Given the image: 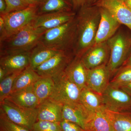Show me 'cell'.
I'll return each instance as SVG.
<instances>
[{
  "instance_id": "cell-17",
  "label": "cell",
  "mask_w": 131,
  "mask_h": 131,
  "mask_svg": "<svg viewBox=\"0 0 131 131\" xmlns=\"http://www.w3.org/2000/svg\"><path fill=\"white\" fill-rule=\"evenodd\" d=\"M5 100L25 108H37L40 104L34 92L33 85L12 92Z\"/></svg>"
},
{
  "instance_id": "cell-9",
  "label": "cell",
  "mask_w": 131,
  "mask_h": 131,
  "mask_svg": "<svg viewBox=\"0 0 131 131\" xmlns=\"http://www.w3.org/2000/svg\"><path fill=\"white\" fill-rule=\"evenodd\" d=\"M73 56V52H59L34 70L41 77H54L64 71Z\"/></svg>"
},
{
  "instance_id": "cell-40",
  "label": "cell",
  "mask_w": 131,
  "mask_h": 131,
  "mask_svg": "<svg viewBox=\"0 0 131 131\" xmlns=\"http://www.w3.org/2000/svg\"><path fill=\"white\" fill-rule=\"evenodd\" d=\"M95 0H86V3L88 4V5H91L93 3L95 2Z\"/></svg>"
},
{
  "instance_id": "cell-14",
  "label": "cell",
  "mask_w": 131,
  "mask_h": 131,
  "mask_svg": "<svg viewBox=\"0 0 131 131\" xmlns=\"http://www.w3.org/2000/svg\"><path fill=\"white\" fill-rule=\"evenodd\" d=\"M111 77L107 64L87 69L86 84L96 93L102 95L109 85Z\"/></svg>"
},
{
  "instance_id": "cell-28",
  "label": "cell",
  "mask_w": 131,
  "mask_h": 131,
  "mask_svg": "<svg viewBox=\"0 0 131 131\" xmlns=\"http://www.w3.org/2000/svg\"><path fill=\"white\" fill-rule=\"evenodd\" d=\"M21 71L8 75L0 81V103H2L12 93L15 80Z\"/></svg>"
},
{
  "instance_id": "cell-35",
  "label": "cell",
  "mask_w": 131,
  "mask_h": 131,
  "mask_svg": "<svg viewBox=\"0 0 131 131\" xmlns=\"http://www.w3.org/2000/svg\"><path fill=\"white\" fill-rule=\"evenodd\" d=\"M29 6H38L41 0H22Z\"/></svg>"
},
{
  "instance_id": "cell-2",
  "label": "cell",
  "mask_w": 131,
  "mask_h": 131,
  "mask_svg": "<svg viewBox=\"0 0 131 131\" xmlns=\"http://www.w3.org/2000/svg\"><path fill=\"white\" fill-rule=\"evenodd\" d=\"M77 31L76 16L65 24L47 30L42 35L40 42L46 47L58 51L73 52L76 42Z\"/></svg>"
},
{
  "instance_id": "cell-20",
  "label": "cell",
  "mask_w": 131,
  "mask_h": 131,
  "mask_svg": "<svg viewBox=\"0 0 131 131\" xmlns=\"http://www.w3.org/2000/svg\"><path fill=\"white\" fill-rule=\"evenodd\" d=\"M87 131H114L109 112L105 106L94 112L86 125Z\"/></svg>"
},
{
  "instance_id": "cell-11",
  "label": "cell",
  "mask_w": 131,
  "mask_h": 131,
  "mask_svg": "<svg viewBox=\"0 0 131 131\" xmlns=\"http://www.w3.org/2000/svg\"><path fill=\"white\" fill-rule=\"evenodd\" d=\"M110 49L107 42L94 44L81 57L87 69L107 64L110 57Z\"/></svg>"
},
{
  "instance_id": "cell-6",
  "label": "cell",
  "mask_w": 131,
  "mask_h": 131,
  "mask_svg": "<svg viewBox=\"0 0 131 131\" xmlns=\"http://www.w3.org/2000/svg\"><path fill=\"white\" fill-rule=\"evenodd\" d=\"M37 10L38 6H29L24 9L0 15L4 19L5 28V37L0 41L31 24L37 15Z\"/></svg>"
},
{
  "instance_id": "cell-42",
  "label": "cell",
  "mask_w": 131,
  "mask_h": 131,
  "mask_svg": "<svg viewBox=\"0 0 131 131\" xmlns=\"http://www.w3.org/2000/svg\"><path fill=\"white\" fill-rule=\"evenodd\" d=\"M84 131H87L85 130H84Z\"/></svg>"
},
{
  "instance_id": "cell-12",
  "label": "cell",
  "mask_w": 131,
  "mask_h": 131,
  "mask_svg": "<svg viewBox=\"0 0 131 131\" xmlns=\"http://www.w3.org/2000/svg\"><path fill=\"white\" fill-rule=\"evenodd\" d=\"M94 5L106 9L121 24L131 30V9L121 0H98Z\"/></svg>"
},
{
  "instance_id": "cell-22",
  "label": "cell",
  "mask_w": 131,
  "mask_h": 131,
  "mask_svg": "<svg viewBox=\"0 0 131 131\" xmlns=\"http://www.w3.org/2000/svg\"><path fill=\"white\" fill-rule=\"evenodd\" d=\"M72 0H41L38 6L37 15L49 13L73 11Z\"/></svg>"
},
{
  "instance_id": "cell-1",
  "label": "cell",
  "mask_w": 131,
  "mask_h": 131,
  "mask_svg": "<svg viewBox=\"0 0 131 131\" xmlns=\"http://www.w3.org/2000/svg\"><path fill=\"white\" fill-rule=\"evenodd\" d=\"M76 18L77 36L73 52L74 56L81 58L94 44L100 21V8L86 3L79 9Z\"/></svg>"
},
{
  "instance_id": "cell-13",
  "label": "cell",
  "mask_w": 131,
  "mask_h": 131,
  "mask_svg": "<svg viewBox=\"0 0 131 131\" xmlns=\"http://www.w3.org/2000/svg\"><path fill=\"white\" fill-rule=\"evenodd\" d=\"M30 51L18 52L0 54V67L8 75L21 71L30 66Z\"/></svg>"
},
{
  "instance_id": "cell-39",
  "label": "cell",
  "mask_w": 131,
  "mask_h": 131,
  "mask_svg": "<svg viewBox=\"0 0 131 131\" xmlns=\"http://www.w3.org/2000/svg\"><path fill=\"white\" fill-rule=\"evenodd\" d=\"M125 3L127 6L131 9V0H127Z\"/></svg>"
},
{
  "instance_id": "cell-5",
  "label": "cell",
  "mask_w": 131,
  "mask_h": 131,
  "mask_svg": "<svg viewBox=\"0 0 131 131\" xmlns=\"http://www.w3.org/2000/svg\"><path fill=\"white\" fill-rule=\"evenodd\" d=\"M52 78L54 86L49 98L63 105L80 103L81 89L67 77L64 71Z\"/></svg>"
},
{
  "instance_id": "cell-3",
  "label": "cell",
  "mask_w": 131,
  "mask_h": 131,
  "mask_svg": "<svg viewBox=\"0 0 131 131\" xmlns=\"http://www.w3.org/2000/svg\"><path fill=\"white\" fill-rule=\"evenodd\" d=\"M46 31L29 24L0 41V54L30 51L40 42L42 35Z\"/></svg>"
},
{
  "instance_id": "cell-34",
  "label": "cell",
  "mask_w": 131,
  "mask_h": 131,
  "mask_svg": "<svg viewBox=\"0 0 131 131\" xmlns=\"http://www.w3.org/2000/svg\"><path fill=\"white\" fill-rule=\"evenodd\" d=\"M6 8L7 5L5 0H0V15L5 13Z\"/></svg>"
},
{
  "instance_id": "cell-7",
  "label": "cell",
  "mask_w": 131,
  "mask_h": 131,
  "mask_svg": "<svg viewBox=\"0 0 131 131\" xmlns=\"http://www.w3.org/2000/svg\"><path fill=\"white\" fill-rule=\"evenodd\" d=\"M0 108L9 120L14 123L31 131L37 121L38 108L20 107L7 101L0 103Z\"/></svg>"
},
{
  "instance_id": "cell-8",
  "label": "cell",
  "mask_w": 131,
  "mask_h": 131,
  "mask_svg": "<svg viewBox=\"0 0 131 131\" xmlns=\"http://www.w3.org/2000/svg\"><path fill=\"white\" fill-rule=\"evenodd\" d=\"M104 106L116 113H131V95L121 88L109 84L102 94Z\"/></svg>"
},
{
  "instance_id": "cell-41",
  "label": "cell",
  "mask_w": 131,
  "mask_h": 131,
  "mask_svg": "<svg viewBox=\"0 0 131 131\" xmlns=\"http://www.w3.org/2000/svg\"><path fill=\"white\" fill-rule=\"evenodd\" d=\"M122 1L124 2H126L127 0H121Z\"/></svg>"
},
{
  "instance_id": "cell-30",
  "label": "cell",
  "mask_w": 131,
  "mask_h": 131,
  "mask_svg": "<svg viewBox=\"0 0 131 131\" xmlns=\"http://www.w3.org/2000/svg\"><path fill=\"white\" fill-rule=\"evenodd\" d=\"M30 131H62L60 123L37 121Z\"/></svg>"
},
{
  "instance_id": "cell-26",
  "label": "cell",
  "mask_w": 131,
  "mask_h": 131,
  "mask_svg": "<svg viewBox=\"0 0 131 131\" xmlns=\"http://www.w3.org/2000/svg\"><path fill=\"white\" fill-rule=\"evenodd\" d=\"M108 112L114 131H131V113Z\"/></svg>"
},
{
  "instance_id": "cell-37",
  "label": "cell",
  "mask_w": 131,
  "mask_h": 131,
  "mask_svg": "<svg viewBox=\"0 0 131 131\" xmlns=\"http://www.w3.org/2000/svg\"><path fill=\"white\" fill-rule=\"evenodd\" d=\"M124 66L131 67V50L130 51L128 58L127 59L126 61L122 66Z\"/></svg>"
},
{
  "instance_id": "cell-29",
  "label": "cell",
  "mask_w": 131,
  "mask_h": 131,
  "mask_svg": "<svg viewBox=\"0 0 131 131\" xmlns=\"http://www.w3.org/2000/svg\"><path fill=\"white\" fill-rule=\"evenodd\" d=\"M0 131H30L12 122L0 108Z\"/></svg>"
},
{
  "instance_id": "cell-24",
  "label": "cell",
  "mask_w": 131,
  "mask_h": 131,
  "mask_svg": "<svg viewBox=\"0 0 131 131\" xmlns=\"http://www.w3.org/2000/svg\"><path fill=\"white\" fill-rule=\"evenodd\" d=\"M41 78L34 70L29 66L22 71L16 77L14 83L12 92L33 85Z\"/></svg>"
},
{
  "instance_id": "cell-32",
  "label": "cell",
  "mask_w": 131,
  "mask_h": 131,
  "mask_svg": "<svg viewBox=\"0 0 131 131\" xmlns=\"http://www.w3.org/2000/svg\"><path fill=\"white\" fill-rule=\"evenodd\" d=\"M60 124L62 131H84L77 124L66 120H63Z\"/></svg>"
},
{
  "instance_id": "cell-38",
  "label": "cell",
  "mask_w": 131,
  "mask_h": 131,
  "mask_svg": "<svg viewBox=\"0 0 131 131\" xmlns=\"http://www.w3.org/2000/svg\"><path fill=\"white\" fill-rule=\"evenodd\" d=\"M121 89L131 95V83Z\"/></svg>"
},
{
  "instance_id": "cell-25",
  "label": "cell",
  "mask_w": 131,
  "mask_h": 131,
  "mask_svg": "<svg viewBox=\"0 0 131 131\" xmlns=\"http://www.w3.org/2000/svg\"><path fill=\"white\" fill-rule=\"evenodd\" d=\"M54 86L52 78L41 77L33 84L34 90L39 103L49 98Z\"/></svg>"
},
{
  "instance_id": "cell-16",
  "label": "cell",
  "mask_w": 131,
  "mask_h": 131,
  "mask_svg": "<svg viewBox=\"0 0 131 131\" xmlns=\"http://www.w3.org/2000/svg\"><path fill=\"white\" fill-rule=\"evenodd\" d=\"M93 113L80 103L64 105L63 106V120L77 124L85 130L86 125Z\"/></svg>"
},
{
  "instance_id": "cell-23",
  "label": "cell",
  "mask_w": 131,
  "mask_h": 131,
  "mask_svg": "<svg viewBox=\"0 0 131 131\" xmlns=\"http://www.w3.org/2000/svg\"><path fill=\"white\" fill-rule=\"evenodd\" d=\"M80 102L93 113L104 106L102 95L96 93L87 86L81 90Z\"/></svg>"
},
{
  "instance_id": "cell-36",
  "label": "cell",
  "mask_w": 131,
  "mask_h": 131,
  "mask_svg": "<svg viewBox=\"0 0 131 131\" xmlns=\"http://www.w3.org/2000/svg\"><path fill=\"white\" fill-rule=\"evenodd\" d=\"M7 76L6 71L3 68L0 67V81H2Z\"/></svg>"
},
{
  "instance_id": "cell-10",
  "label": "cell",
  "mask_w": 131,
  "mask_h": 131,
  "mask_svg": "<svg viewBox=\"0 0 131 131\" xmlns=\"http://www.w3.org/2000/svg\"><path fill=\"white\" fill-rule=\"evenodd\" d=\"M76 16L74 11L60 12L37 15L31 25L36 28L50 30L71 21Z\"/></svg>"
},
{
  "instance_id": "cell-19",
  "label": "cell",
  "mask_w": 131,
  "mask_h": 131,
  "mask_svg": "<svg viewBox=\"0 0 131 131\" xmlns=\"http://www.w3.org/2000/svg\"><path fill=\"white\" fill-rule=\"evenodd\" d=\"M87 72L81 58L76 56H74L64 71L67 77L81 90L86 86Z\"/></svg>"
},
{
  "instance_id": "cell-4",
  "label": "cell",
  "mask_w": 131,
  "mask_h": 131,
  "mask_svg": "<svg viewBox=\"0 0 131 131\" xmlns=\"http://www.w3.org/2000/svg\"><path fill=\"white\" fill-rule=\"evenodd\" d=\"M110 49V57L107 66L111 79L124 64L130 51L131 38L121 32L115 34L107 41Z\"/></svg>"
},
{
  "instance_id": "cell-27",
  "label": "cell",
  "mask_w": 131,
  "mask_h": 131,
  "mask_svg": "<svg viewBox=\"0 0 131 131\" xmlns=\"http://www.w3.org/2000/svg\"><path fill=\"white\" fill-rule=\"evenodd\" d=\"M131 83V67L122 66L110 79L109 84L122 88Z\"/></svg>"
},
{
  "instance_id": "cell-15",
  "label": "cell",
  "mask_w": 131,
  "mask_h": 131,
  "mask_svg": "<svg viewBox=\"0 0 131 131\" xmlns=\"http://www.w3.org/2000/svg\"><path fill=\"white\" fill-rule=\"evenodd\" d=\"M99 8L101 19L94 44L107 42L115 34L121 25L106 9Z\"/></svg>"
},
{
  "instance_id": "cell-33",
  "label": "cell",
  "mask_w": 131,
  "mask_h": 131,
  "mask_svg": "<svg viewBox=\"0 0 131 131\" xmlns=\"http://www.w3.org/2000/svg\"><path fill=\"white\" fill-rule=\"evenodd\" d=\"M73 6V10L79 9L86 4V0H72Z\"/></svg>"
},
{
  "instance_id": "cell-18",
  "label": "cell",
  "mask_w": 131,
  "mask_h": 131,
  "mask_svg": "<svg viewBox=\"0 0 131 131\" xmlns=\"http://www.w3.org/2000/svg\"><path fill=\"white\" fill-rule=\"evenodd\" d=\"M63 106L61 103L48 98L38 107L37 121L60 123L63 120Z\"/></svg>"
},
{
  "instance_id": "cell-21",
  "label": "cell",
  "mask_w": 131,
  "mask_h": 131,
  "mask_svg": "<svg viewBox=\"0 0 131 131\" xmlns=\"http://www.w3.org/2000/svg\"><path fill=\"white\" fill-rule=\"evenodd\" d=\"M60 51L46 47L39 42L30 51V67L34 70Z\"/></svg>"
},
{
  "instance_id": "cell-31",
  "label": "cell",
  "mask_w": 131,
  "mask_h": 131,
  "mask_svg": "<svg viewBox=\"0 0 131 131\" xmlns=\"http://www.w3.org/2000/svg\"><path fill=\"white\" fill-rule=\"evenodd\" d=\"M5 1L6 4L7 8L4 14L24 9L29 6L22 0H5Z\"/></svg>"
}]
</instances>
